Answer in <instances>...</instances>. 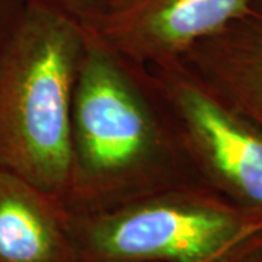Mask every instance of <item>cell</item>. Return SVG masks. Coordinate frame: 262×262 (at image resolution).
<instances>
[{
  "label": "cell",
  "instance_id": "obj_8",
  "mask_svg": "<svg viewBox=\"0 0 262 262\" xmlns=\"http://www.w3.org/2000/svg\"><path fill=\"white\" fill-rule=\"evenodd\" d=\"M25 2L47 5L79 19L80 22H84L86 19L92 18L102 9L108 0H25Z\"/></svg>",
  "mask_w": 262,
  "mask_h": 262
},
{
  "label": "cell",
  "instance_id": "obj_4",
  "mask_svg": "<svg viewBox=\"0 0 262 262\" xmlns=\"http://www.w3.org/2000/svg\"><path fill=\"white\" fill-rule=\"evenodd\" d=\"M196 179L262 214V128L215 95L182 60L143 66Z\"/></svg>",
  "mask_w": 262,
  "mask_h": 262
},
{
  "label": "cell",
  "instance_id": "obj_7",
  "mask_svg": "<svg viewBox=\"0 0 262 262\" xmlns=\"http://www.w3.org/2000/svg\"><path fill=\"white\" fill-rule=\"evenodd\" d=\"M0 262H79L58 196L0 168Z\"/></svg>",
  "mask_w": 262,
  "mask_h": 262
},
{
  "label": "cell",
  "instance_id": "obj_11",
  "mask_svg": "<svg viewBox=\"0 0 262 262\" xmlns=\"http://www.w3.org/2000/svg\"><path fill=\"white\" fill-rule=\"evenodd\" d=\"M239 262H262V246L256 251H253L252 253H249L248 256H245L244 259H241Z\"/></svg>",
  "mask_w": 262,
  "mask_h": 262
},
{
  "label": "cell",
  "instance_id": "obj_9",
  "mask_svg": "<svg viewBox=\"0 0 262 262\" xmlns=\"http://www.w3.org/2000/svg\"><path fill=\"white\" fill-rule=\"evenodd\" d=\"M25 5V0H0V51L18 27Z\"/></svg>",
  "mask_w": 262,
  "mask_h": 262
},
{
  "label": "cell",
  "instance_id": "obj_3",
  "mask_svg": "<svg viewBox=\"0 0 262 262\" xmlns=\"http://www.w3.org/2000/svg\"><path fill=\"white\" fill-rule=\"evenodd\" d=\"M69 226L79 262H196L262 234V214L185 184L102 211L69 213Z\"/></svg>",
  "mask_w": 262,
  "mask_h": 262
},
{
  "label": "cell",
  "instance_id": "obj_10",
  "mask_svg": "<svg viewBox=\"0 0 262 262\" xmlns=\"http://www.w3.org/2000/svg\"><path fill=\"white\" fill-rule=\"evenodd\" d=\"M261 246L262 234H259V236L251 239L249 242L241 245V246L234 248L232 251H227L225 253H220V255H215V256H211V258H207V259L196 262H239L241 259H244L245 256H248L249 253H252L253 251H256Z\"/></svg>",
  "mask_w": 262,
  "mask_h": 262
},
{
  "label": "cell",
  "instance_id": "obj_2",
  "mask_svg": "<svg viewBox=\"0 0 262 262\" xmlns=\"http://www.w3.org/2000/svg\"><path fill=\"white\" fill-rule=\"evenodd\" d=\"M86 39L79 19L27 2L0 51V168L61 201L70 179L73 99Z\"/></svg>",
  "mask_w": 262,
  "mask_h": 262
},
{
  "label": "cell",
  "instance_id": "obj_1",
  "mask_svg": "<svg viewBox=\"0 0 262 262\" xmlns=\"http://www.w3.org/2000/svg\"><path fill=\"white\" fill-rule=\"evenodd\" d=\"M86 34L73 99L66 210L95 213L165 188L201 184L144 67Z\"/></svg>",
  "mask_w": 262,
  "mask_h": 262
},
{
  "label": "cell",
  "instance_id": "obj_6",
  "mask_svg": "<svg viewBox=\"0 0 262 262\" xmlns=\"http://www.w3.org/2000/svg\"><path fill=\"white\" fill-rule=\"evenodd\" d=\"M182 61L234 110L262 128V0L188 51Z\"/></svg>",
  "mask_w": 262,
  "mask_h": 262
},
{
  "label": "cell",
  "instance_id": "obj_5",
  "mask_svg": "<svg viewBox=\"0 0 262 262\" xmlns=\"http://www.w3.org/2000/svg\"><path fill=\"white\" fill-rule=\"evenodd\" d=\"M253 0H108L82 22L103 46L131 63L182 60L201 39L242 18Z\"/></svg>",
  "mask_w": 262,
  "mask_h": 262
}]
</instances>
